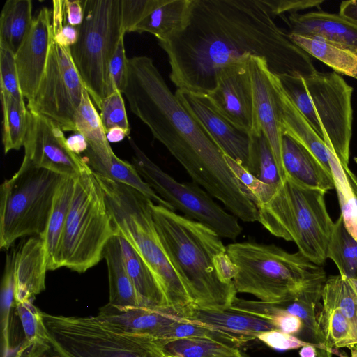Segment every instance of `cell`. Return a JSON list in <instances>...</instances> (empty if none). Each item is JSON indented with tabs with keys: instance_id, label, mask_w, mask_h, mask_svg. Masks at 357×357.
Wrapping results in <instances>:
<instances>
[{
	"instance_id": "6da1fadb",
	"label": "cell",
	"mask_w": 357,
	"mask_h": 357,
	"mask_svg": "<svg viewBox=\"0 0 357 357\" xmlns=\"http://www.w3.org/2000/svg\"><path fill=\"white\" fill-rule=\"evenodd\" d=\"M160 46L177 89L208 95L225 67L264 59L275 76L309 77L317 70L304 50L274 21L264 0H192L188 25Z\"/></svg>"
},
{
	"instance_id": "7a4b0ae2",
	"label": "cell",
	"mask_w": 357,
	"mask_h": 357,
	"mask_svg": "<svg viewBox=\"0 0 357 357\" xmlns=\"http://www.w3.org/2000/svg\"><path fill=\"white\" fill-rule=\"evenodd\" d=\"M123 94L132 112L183 166L193 182L227 208L245 198L225 154L169 89L153 59H128Z\"/></svg>"
},
{
	"instance_id": "3957f363",
	"label": "cell",
	"mask_w": 357,
	"mask_h": 357,
	"mask_svg": "<svg viewBox=\"0 0 357 357\" xmlns=\"http://www.w3.org/2000/svg\"><path fill=\"white\" fill-rule=\"evenodd\" d=\"M155 227L193 305L226 310L236 296V268L221 237L208 227L151 204Z\"/></svg>"
},
{
	"instance_id": "277c9868",
	"label": "cell",
	"mask_w": 357,
	"mask_h": 357,
	"mask_svg": "<svg viewBox=\"0 0 357 357\" xmlns=\"http://www.w3.org/2000/svg\"><path fill=\"white\" fill-rule=\"evenodd\" d=\"M41 314L38 339L17 348L14 357H168L160 341L119 331L97 315Z\"/></svg>"
},
{
	"instance_id": "5b68a950",
	"label": "cell",
	"mask_w": 357,
	"mask_h": 357,
	"mask_svg": "<svg viewBox=\"0 0 357 357\" xmlns=\"http://www.w3.org/2000/svg\"><path fill=\"white\" fill-rule=\"evenodd\" d=\"M236 268L237 293L261 301L280 303L303 292L321 293L326 280L323 268L299 251L289 252L274 244L240 242L226 246Z\"/></svg>"
},
{
	"instance_id": "8992f818",
	"label": "cell",
	"mask_w": 357,
	"mask_h": 357,
	"mask_svg": "<svg viewBox=\"0 0 357 357\" xmlns=\"http://www.w3.org/2000/svg\"><path fill=\"white\" fill-rule=\"evenodd\" d=\"M94 174L103 190L115 235L140 255L158 280L171 311L183 317L193 304L160 241L153 202L129 185Z\"/></svg>"
},
{
	"instance_id": "52a82bcc",
	"label": "cell",
	"mask_w": 357,
	"mask_h": 357,
	"mask_svg": "<svg viewBox=\"0 0 357 357\" xmlns=\"http://www.w3.org/2000/svg\"><path fill=\"white\" fill-rule=\"evenodd\" d=\"M325 193L286 177L268 202L257 206V221L272 235L295 243L301 253L321 266L334 227Z\"/></svg>"
},
{
	"instance_id": "ba28073f",
	"label": "cell",
	"mask_w": 357,
	"mask_h": 357,
	"mask_svg": "<svg viewBox=\"0 0 357 357\" xmlns=\"http://www.w3.org/2000/svg\"><path fill=\"white\" fill-rule=\"evenodd\" d=\"M115 235L103 190L88 166L75 178L66 224L50 271L66 267L84 273L102 259Z\"/></svg>"
},
{
	"instance_id": "9c48e42d",
	"label": "cell",
	"mask_w": 357,
	"mask_h": 357,
	"mask_svg": "<svg viewBox=\"0 0 357 357\" xmlns=\"http://www.w3.org/2000/svg\"><path fill=\"white\" fill-rule=\"evenodd\" d=\"M84 20L76 43L70 47L75 66L98 109L115 89L110 60L122 36L121 0H82Z\"/></svg>"
},
{
	"instance_id": "30bf717a",
	"label": "cell",
	"mask_w": 357,
	"mask_h": 357,
	"mask_svg": "<svg viewBox=\"0 0 357 357\" xmlns=\"http://www.w3.org/2000/svg\"><path fill=\"white\" fill-rule=\"evenodd\" d=\"M64 176L22 163L1 185L0 248L19 238L44 236L56 190Z\"/></svg>"
},
{
	"instance_id": "8fae6325",
	"label": "cell",
	"mask_w": 357,
	"mask_h": 357,
	"mask_svg": "<svg viewBox=\"0 0 357 357\" xmlns=\"http://www.w3.org/2000/svg\"><path fill=\"white\" fill-rule=\"evenodd\" d=\"M134 151L132 165L162 199L185 217L208 227L221 238L235 240L241 233L238 219L219 206L195 182L181 183L153 162L129 137Z\"/></svg>"
},
{
	"instance_id": "7c38bea8",
	"label": "cell",
	"mask_w": 357,
	"mask_h": 357,
	"mask_svg": "<svg viewBox=\"0 0 357 357\" xmlns=\"http://www.w3.org/2000/svg\"><path fill=\"white\" fill-rule=\"evenodd\" d=\"M84 89L70 47L53 40L43 76L26 107L29 112L53 121L63 131L76 132L75 116Z\"/></svg>"
},
{
	"instance_id": "4fadbf2b",
	"label": "cell",
	"mask_w": 357,
	"mask_h": 357,
	"mask_svg": "<svg viewBox=\"0 0 357 357\" xmlns=\"http://www.w3.org/2000/svg\"><path fill=\"white\" fill-rule=\"evenodd\" d=\"M304 79L324 135L342 165L349 169L353 88L335 72L317 71Z\"/></svg>"
},
{
	"instance_id": "5bb4252c",
	"label": "cell",
	"mask_w": 357,
	"mask_h": 357,
	"mask_svg": "<svg viewBox=\"0 0 357 357\" xmlns=\"http://www.w3.org/2000/svg\"><path fill=\"white\" fill-rule=\"evenodd\" d=\"M23 146L22 163L65 177L75 178L88 167L79 155L68 148L63 131L58 125L31 112Z\"/></svg>"
},
{
	"instance_id": "9a60e30c",
	"label": "cell",
	"mask_w": 357,
	"mask_h": 357,
	"mask_svg": "<svg viewBox=\"0 0 357 357\" xmlns=\"http://www.w3.org/2000/svg\"><path fill=\"white\" fill-rule=\"evenodd\" d=\"M247 61L230 64L217 75L216 86L207 95L216 109L237 128L251 135L259 130Z\"/></svg>"
},
{
	"instance_id": "2e32d148",
	"label": "cell",
	"mask_w": 357,
	"mask_h": 357,
	"mask_svg": "<svg viewBox=\"0 0 357 357\" xmlns=\"http://www.w3.org/2000/svg\"><path fill=\"white\" fill-rule=\"evenodd\" d=\"M175 95L223 153L249 172L252 135L227 120L207 95L180 89L176 91Z\"/></svg>"
},
{
	"instance_id": "e0dca14e",
	"label": "cell",
	"mask_w": 357,
	"mask_h": 357,
	"mask_svg": "<svg viewBox=\"0 0 357 357\" xmlns=\"http://www.w3.org/2000/svg\"><path fill=\"white\" fill-rule=\"evenodd\" d=\"M248 66L258 126L271 147L281 178L284 181L286 175L282 162L281 112L275 76L262 59L250 57Z\"/></svg>"
},
{
	"instance_id": "ac0fdd59",
	"label": "cell",
	"mask_w": 357,
	"mask_h": 357,
	"mask_svg": "<svg viewBox=\"0 0 357 357\" xmlns=\"http://www.w3.org/2000/svg\"><path fill=\"white\" fill-rule=\"evenodd\" d=\"M52 41V13L42 7L15 54L21 91L28 101L33 98L43 76Z\"/></svg>"
},
{
	"instance_id": "d6986e66",
	"label": "cell",
	"mask_w": 357,
	"mask_h": 357,
	"mask_svg": "<svg viewBox=\"0 0 357 357\" xmlns=\"http://www.w3.org/2000/svg\"><path fill=\"white\" fill-rule=\"evenodd\" d=\"M47 255L43 238L33 236L15 251V303L33 300L45 289Z\"/></svg>"
},
{
	"instance_id": "ffe728a7",
	"label": "cell",
	"mask_w": 357,
	"mask_h": 357,
	"mask_svg": "<svg viewBox=\"0 0 357 357\" xmlns=\"http://www.w3.org/2000/svg\"><path fill=\"white\" fill-rule=\"evenodd\" d=\"M284 20L290 33L321 37L357 53V23L340 13L324 11L295 13Z\"/></svg>"
},
{
	"instance_id": "44dd1931",
	"label": "cell",
	"mask_w": 357,
	"mask_h": 357,
	"mask_svg": "<svg viewBox=\"0 0 357 357\" xmlns=\"http://www.w3.org/2000/svg\"><path fill=\"white\" fill-rule=\"evenodd\" d=\"M97 316L119 331L155 339L166 326L185 319L169 310L144 307L120 308L109 303L100 308Z\"/></svg>"
},
{
	"instance_id": "7402d4cb",
	"label": "cell",
	"mask_w": 357,
	"mask_h": 357,
	"mask_svg": "<svg viewBox=\"0 0 357 357\" xmlns=\"http://www.w3.org/2000/svg\"><path fill=\"white\" fill-rule=\"evenodd\" d=\"M282 162L286 177L302 186L327 192L335 188L332 174L305 146L282 134Z\"/></svg>"
},
{
	"instance_id": "603a6c76",
	"label": "cell",
	"mask_w": 357,
	"mask_h": 357,
	"mask_svg": "<svg viewBox=\"0 0 357 357\" xmlns=\"http://www.w3.org/2000/svg\"><path fill=\"white\" fill-rule=\"evenodd\" d=\"M183 317L192 322L230 334L246 337L252 340L257 339V336L263 332L277 329L268 320L229 310H213L192 305Z\"/></svg>"
},
{
	"instance_id": "cb8c5ba5",
	"label": "cell",
	"mask_w": 357,
	"mask_h": 357,
	"mask_svg": "<svg viewBox=\"0 0 357 357\" xmlns=\"http://www.w3.org/2000/svg\"><path fill=\"white\" fill-rule=\"evenodd\" d=\"M83 160L97 174L129 185L150 199L154 204L175 211L174 207L158 196L140 176L132 163L118 158L114 153L97 154L89 146Z\"/></svg>"
},
{
	"instance_id": "d4e9b609",
	"label": "cell",
	"mask_w": 357,
	"mask_h": 357,
	"mask_svg": "<svg viewBox=\"0 0 357 357\" xmlns=\"http://www.w3.org/2000/svg\"><path fill=\"white\" fill-rule=\"evenodd\" d=\"M275 82L280 105L282 134L290 136L305 146L331 174L329 153L325 142L319 137L307 119L287 97L276 76Z\"/></svg>"
},
{
	"instance_id": "484cf974",
	"label": "cell",
	"mask_w": 357,
	"mask_h": 357,
	"mask_svg": "<svg viewBox=\"0 0 357 357\" xmlns=\"http://www.w3.org/2000/svg\"><path fill=\"white\" fill-rule=\"evenodd\" d=\"M102 258L106 261L108 270V303L120 308L143 307L127 272L119 236H113L107 243Z\"/></svg>"
},
{
	"instance_id": "4316f807",
	"label": "cell",
	"mask_w": 357,
	"mask_h": 357,
	"mask_svg": "<svg viewBox=\"0 0 357 357\" xmlns=\"http://www.w3.org/2000/svg\"><path fill=\"white\" fill-rule=\"evenodd\" d=\"M192 0H167L143 19L132 32H147L158 42H166L183 31L188 24Z\"/></svg>"
},
{
	"instance_id": "83f0119b",
	"label": "cell",
	"mask_w": 357,
	"mask_h": 357,
	"mask_svg": "<svg viewBox=\"0 0 357 357\" xmlns=\"http://www.w3.org/2000/svg\"><path fill=\"white\" fill-rule=\"evenodd\" d=\"M119 237L127 272L143 307L171 310L165 296L149 267L126 240L119 236Z\"/></svg>"
},
{
	"instance_id": "f1b7e54d",
	"label": "cell",
	"mask_w": 357,
	"mask_h": 357,
	"mask_svg": "<svg viewBox=\"0 0 357 357\" xmlns=\"http://www.w3.org/2000/svg\"><path fill=\"white\" fill-rule=\"evenodd\" d=\"M290 39L309 55L331 67L334 72L357 79V53L324 38L289 33Z\"/></svg>"
},
{
	"instance_id": "f546056e",
	"label": "cell",
	"mask_w": 357,
	"mask_h": 357,
	"mask_svg": "<svg viewBox=\"0 0 357 357\" xmlns=\"http://www.w3.org/2000/svg\"><path fill=\"white\" fill-rule=\"evenodd\" d=\"M321 293L303 292L297 296L280 303H271L275 307L300 318L303 328L298 338L317 347V357H331L324 345L317 321V307L320 305Z\"/></svg>"
},
{
	"instance_id": "4dcf8cb0",
	"label": "cell",
	"mask_w": 357,
	"mask_h": 357,
	"mask_svg": "<svg viewBox=\"0 0 357 357\" xmlns=\"http://www.w3.org/2000/svg\"><path fill=\"white\" fill-rule=\"evenodd\" d=\"M31 0H8L2 8L0 17V45L14 54L18 50L31 29Z\"/></svg>"
},
{
	"instance_id": "1f68e13d",
	"label": "cell",
	"mask_w": 357,
	"mask_h": 357,
	"mask_svg": "<svg viewBox=\"0 0 357 357\" xmlns=\"http://www.w3.org/2000/svg\"><path fill=\"white\" fill-rule=\"evenodd\" d=\"M75 178L63 177L54 195L47 228L42 237L45 245L48 271L56 254L72 200Z\"/></svg>"
},
{
	"instance_id": "d6a6232c",
	"label": "cell",
	"mask_w": 357,
	"mask_h": 357,
	"mask_svg": "<svg viewBox=\"0 0 357 357\" xmlns=\"http://www.w3.org/2000/svg\"><path fill=\"white\" fill-rule=\"evenodd\" d=\"M324 142L328 150L331 174L341 210L340 215L348 231L357 240V192L350 178L351 172L342 165L326 135Z\"/></svg>"
},
{
	"instance_id": "836d02e7",
	"label": "cell",
	"mask_w": 357,
	"mask_h": 357,
	"mask_svg": "<svg viewBox=\"0 0 357 357\" xmlns=\"http://www.w3.org/2000/svg\"><path fill=\"white\" fill-rule=\"evenodd\" d=\"M160 342L166 355L171 357H249L237 347L207 338H182Z\"/></svg>"
},
{
	"instance_id": "e575fe53",
	"label": "cell",
	"mask_w": 357,
	"mask_h": 357,
	"mask_svg": "<svg viewBox=\"0 0 357 357\" xmlns=\"http://www.w3.org/2000/svg\"><path fill=\"white\" fill-rule=\"evenodd\" d=\"M76 132L82 135L89 146L97 154L113 152L100 114L86 88L75 116Z\"/></svg>"
},
{
	"instance_id": "d590c367",
	"label": "cell",
	"mask_w": 357,
	"mask_h": 357,
	"mask_svg": "<svg viewBox=\"0 0 357 357\" xmlns=\"http://www.w3.org/2000/svg\"><path fill=\"white\" fill-rule=\"evenodd\" d=\"M3 111L2 142L5 154L19 150L24 146L28 126L29 112L25 102L1 93Z\"/></svg>"
},
{
	"instance_id": "8d00e7d4",
	"label": "cell",
	"mask_w": 357,
	"mask_h": 357,
	"mask_svg": "<svg viewBox=\"0 0 357 357\" xmlns=\"http://www.w3.org/2000/svg\"><path fill=\"white\" fill-rule=\"evenodd\" d=\"M327 258L335 264L343 278L357 279V240L347 229L341 215L334 222Z\"/></svg>"
},
{
	"instance_id": "74e56055",
	"label": "cell",
	"mask_w": 357,
	"mask_h": 357,
	"mask_svg": "<svg viewBox=\"0 0 357 357\" xmlns=\"http://www.w3.org/2000/svg\"><path fill=\"white\" fill-rule=\"evenodd\" d=\"M15 251L7 254L1 285V357H12L10 342V311L15 307Z\"/></svg>"
},
{
	"instance_id": "f35d334b",
	"label": "cell",
	"mask_w": 357,
	"mask_h": 357,
	"mask_svg": "<svg viewBox=\"0 0 357 357\" xmlns=\"http://www.w3.org/2000/svg\"><path fill=\"white\" fill-rule=\"evenodd\" d=\"M249 172L264 183L274 187L278 188L283 182L271 147L262 132L252 135Z\"/></svg>"
},
{
	"instance_id": "ab89813d",
	"label": "cell",
	"mask_w": 357,
	"mask_h": 357,
	"mask_svg": "<svg viewBox=\"0 0 357 357\" xmlns=\"http://www.w3.org/2000/svg\"><path fill=\"white\" fill-rule=\"evenodd\" d=\"M276 77L287 97L307 119L319 137L324 141V132L317 115L304 77L288 75Z\"/></svg>"
},
{
	"instance_id": "60d3db41",
	"label": "cell",
	"mask_w": 357,
	"mask_h": 357,
	"mask_svg": "<svg viewBox=\"0 0 357 357\" xmlns=\"http://www.w3.org/2000/svg\"><path fill=\"white\" fill-rule=\"evenodd\" d=\"M321 294L331 300L350 323L357 340V293L340 275L326 278Z\"/></svg>"
},
{
	"instance_id": "b9f144b4",
	"label": "cell",
	"mask_w": 357,
	"mask_h": 357,
	"mask_svg": "<svg viewBox=\"0 0 357 357\" xmlns=\"http://www.w3.org/2000/svg\"><path fill=\"white\" fill-rule=\"evenodd\" d=\"M225 158L232 173L242 185L243 192L256 206L268 202L272 198L279 187L264 183L231 158L225 155Z\"/></svg>"
},
{
	"instance_id": "7bdbcfd3",
	"label": "cell",
	"mask_w": 357,
	"mask_h": 357,
	"mask_svg": "<svg viewBox=\"0 0 357 357\" xmlns=\"http://www.w3.org/2000/svg\"><path fill=\"white\" fill-rule=\"evenodd\" d=\"M0 86L1 93H6L19 102H24L15 54L2 45H0Z\"/></svg>"
},
{
	"instance_id": "ee69618b",
	"label": "cell",
	"mask_w": 357,
	"mask_h": 357,
	"mask_svg": "<svg viewBox=\"0 0 357 357\" xmlns=\"http://www.w3.org/2000/svg\"><path fill=\"white\" fill-rule=\"evenodd\" d=\"M122 94L115 89L101 103L100 116L105 132L114 127L130 130Z\"/></svg>"
},
{
	"instance_id": "f6af8a7d",
	"label": "cell",
	"mask_w": 357,
	"mask_h": 357,
	"mask_svg": "<svg viewBox=\"0 0 357 357\" xmlns=\"http://www.w3.org/2000/svg\"><path fill=\"white\" fill-rule=\"evenodd\" d=\"M167 0H121V25L123 32L132 29L147 15Z\"/></svg>"
},
{
	"instance_id": "bcb514c9",
	"label": "cell",
	"mask_w": 357,
	"mask_h": 357,
	"mask_svg": "<svg viewBox=\"0 0 357 357\" xmlns=\"http://www.w3.org/2000/svg\"><path fill=\"white\" fill-rule=\"evenodd\" d=\"M109 73L113 86L123 93L128 73V59L125 52L124 36L121 38L110 60Z\"/></svg>"
},
{
	"instance_id": "7dc6e473",
	"label": "cell",
	"mask_w": 357,
	"mask_h": 357,
	"mask_svg": "<svg viewBox=\"0 0 357 357\" xmlns=\"http://www.w3.org/2000/svg\"><path fill=\"white\" fill-rule=\"evenodd\" d=\"M257 339L268 347L280 351L296 349L308 344H313L277 329L263 332L257 336Z\"/></svg>"
},
{
	"instance_id": "c3c4849f",
	"label": "cell",
	"mask_w": 357,
	"mask_h": 357,
	"mask_svg": "<svg viewBox=\"0 0 357 357\" xmlns=\"http://www.w3.org/2000/svg\"><path fill=\"white\" fill-rule=\"evenodd\" d=\"M271 13L275 17L284 13H295L312 8H319L321 0H264Z\"/></svg>"
},
{
	"instance_id": "681fc988",
	"label": "cell",
	"mask_w": 357,
	"mask_h": 357,
	"mask_svg": "<svg viewBox=\"0 0 357 357\" xmlns=\"http://www.w3.org/2000/svg\"><path fill=\"white\" fill-rule=\"evenodd\" d=\"M65 17L67 24L79 26L84 20L82 0L65 1Z\"/></svg>"
},
{
	"instance_id": "f907efd6",
	"label": "cell",
	"mask_w": 357,
	"mask_h": 357,
	"mask_svg": "<svg viewBox=\"0 0 357 357\" xmlns=\"http://www.w3.org/2000/svg\"><path fill=\"white\" fill-rule=\"evenodd\" d=\"M78 38V26L66 24L58 32L53 33V40L58 45L70 47L74 45Z\"/></svg>"
},
{
	"instance_id": "816d5d0a",
	"label": "cell",
	"mask_w": 357,
	"mask_h": 357,
	"mask_svg": "<svg viewBox=\"0 0 357 357\" xmlns=\"http://www.w3.org/2000/svg\"><path fill=\"white\" fill-rule=\"evenodd\" d=\"M53 9L52 11V24L53 33L58 32L63 26V22L65 17V1H53Z\"/></svg>"
},
{
	"instance_id": "f5cc1de1",
	"label": "cell",
	"mask_w": 357,
	"mask_h": 357,
	"mask_svg": "<svg viewBox=\"0 0 357 357\" xmlns=\"http://www.w3.org/2000/svg\"><path fill=\"white\" fill-rule=\"evenodd\" d=\"M68 148L75 153L79 155L88 148V142L84 137L79 132H75L66 139Z\"/></svg>"
},
{
	"instance_id": "db71d44e",
	"label": "cell",
	"mask_w": 357,
	"mask_h": 357,
	"mask_svg": "<svg viewBox=\"0 0 357 357\" xmlns=\"http://www.w3.org/2000/svg\"><path fill=\"white\" fill-rule=\"evenodd\" d=\"M339 13L357 23V0L342 1L340 6Z\"/></svg>"
},
{
	"instance_id": "11a10c76",
	"label": "cell",
	"mask_w": 357,
	"mask_h": 357,
	"mask_svg": "<svg viewBox=\"0 0 357 357\" xmlns=\"http://www.w3.org/2000/svg\"><path fill=\"white\" fill-rule=\"evenodd\" d=\"M130 131L121 127H114L106 131V137L109 142H118L128 136Z\"/></svg>"
},
{
	"instance_id": "9f6ffc18",
	"label": "cell",
	"mask_w": 357,
	"mask_h": 357,
	"mask_svg": "<svg viewBox=\"0 0 357 357\" xmlns=\"http://www.w3.org/2000/svg\"><path fill=\"white\" fill-rule=\"evenodd\" d=\"M300 357H317V347L314 344L303 346L299 351Z\"/></svg>"
},
{
	"instance_id": "6f0895ef",
	"label": "cell",
	"mask_w": 357,
	"mask_h": 357,
	"mask_svg": "<svg viewBox=\"0 0 357 357\" xmlns=\"http://www.w3.org/2000/svg\"><path fill=\"white\" fill-rule=\"evenodd\" d=\"M351 351V357H357V349L353 348L350 349ZM340 357H348L347 356H343L341 354H339Z\"/></svg>"
},
{
	"instance_id": "680465c9",
	"label": "cell",
	"mask_w": 357,
	"mask_h": 357,
	"mask_svg": "<svg viewBox=\"0 0 357 357\" xmlns=\"http://www.w3.org/2000/svg\"><path fill=\"white\" fill-rule=\"evenodd\" d=\"M168 357H171V356H168Z\"/></svg>"
}]
</instances>
